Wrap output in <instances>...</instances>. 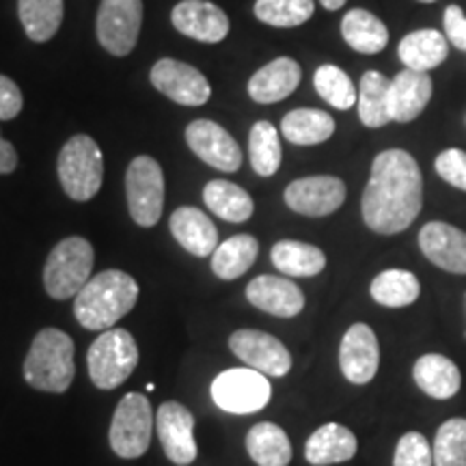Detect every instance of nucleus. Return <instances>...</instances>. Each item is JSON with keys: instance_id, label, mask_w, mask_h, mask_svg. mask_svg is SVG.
Listing matches in <instances>:
<instances>
[{"instance_id": "f257e3e1", "label": "nucleus", "mask_w": 466, "mask_h": 466, "mask_svg": "<svg viewBox=\"0 0 466 466\" xmlns=\"http://www.w3.org/2000/svg\"><path fill=\"white\" fill-rule=\"evenodd\" d=\"M423 208V175L412 154L387 149L371 165L363 192V218L371 231L393 236L408 229Z\"/></svg>"}, {"instance_id": "f03ea898", "label": "nucleus", "mask_w": 466, "mask_h": 466, "mask_svg": "<svg viewBox=\"0 0 466 466\" xmlns=\"http://www.w3.org/2000/svg\"><path fill=\"white\" fill-rule=\"evenodd\" d=\"M138 300V283L124 270H104L74 299V316L86 330H108L132 311Z\"/></svg>"}, {"instance_id": "7ed1b4c3", "label": "nucleus", "mask_w": 466, "mask_h": 466, "mask_svg": "<svg viewBox=\"0 0 466 466\" xmlns=\"http://www.w3.org/2000/svg\"><path fill=\"white\" fill-rule=\"evenodd\" d=\"M74 341L58 329H44L35 335L25 360V380L46 393H66L74 382Z\"/></svg>"}, {"instance_id": "20e7f679", "label": "nucleus", "mask_w": 466, "mask_h": 466, "mask_svg": "<svg viewBox=\"0 0 466 466\" xmlns=\"http://www.w3.org/2000/svg\"><path fill=\"white\" fill-rule=\"evenodd\" d=\"M96 253L89 240L80 236L66 238L50 250L44 266V288L50 299H76L78 291L89 283Z\"/></svg>"}, {"instance_id": "39448f33", "label": "nucleus", "mask_w": 466, "mask_h": 466, "mask_svg": "<svg viewBox=\"0 0 466 466\" xmlns=\"http://www.w3.org/2000/svg\"><path fill=\"white\" fill-rule=\"evenodd\" d=\"M58 182L69 199L89 201L102 188V149L86 134H76L58 154Z\"/></svg>"}, {"instance_id": "423d86ee", "label": "nucleus", "mask_w": 466, "mask_h": 466, "mask_svg": "<svg viewBox=\"0 0 466 466\" xmlns=\"http://www.w3.org/2000/svg\"><path fill=\"white\" fill-rule=\"evenodd\" d=\"M138 363V348L134 337L124 329H108L91 343L86 354L91 382L102 391L121 387Z\"/></svg>"}, {"instance_id": "0eeeda50", "label": "nucleus", "mask_w": 466, "mask_h": 466, "mask_svg": "<svg viewBox=\"0 0 466 466\" xmlns=\"http://www.w3.org/2000/svg\"><path fill=\"white\" fill-rule=\"evenodd\" d=\"M154 410L143 393H127L116 406L110 423V447L121 458H141L149 450Z\"/></svg>"}, {"instance_id": "6e6552de", "label": "nucleus", "mask_w": 466, "mask_h": 466, "mask_svg": "<svg viewBox=\"0 0 466 466\" xmlns=\"http://www.w3.org/2000/svg\"><path fill=\"white\" fill-rule=\"evenodd\" d=\"M127 209L134 223L141 227L158 225L165 206V175L158 162L149 156H137L126 173Z\"/></svg>"}, {"instance_id": "1a4fd4ad", "label": "nucleus", "mask_w": 466, "mask_h": 466, "mask_svg": "<svg viewBox=\"0 0 466 466\" xmlns=\"http://www.w3.org/2000/svg\"><path fill=\"white\" fill-rule=\"evenodd\" d=\"M272 398L270 380L250 367L227 370L212 382V400L231 415H250L268 406Z\"/></svg>"}, {"instance_id": "9d476101", "label": "nucleus", "mask_w": 466, "mask_h": 466, "mask_svg": "<svg viewBox=\"0 0 466 466\" xmlns=\"http://www.w3.org/2000/svg\"><path fill=\"white\" fill-rule=\"evenodd\" d=\"M143 0H102L97 11V39L115 56H126L138 42Z\"/></svg>"}, {"instance_id": "9b49d317", "label": "nucleus", "mask_w": 466, "mask_h": 466, "mask_svg": "<svg viewBox=\"0 0 466 466\" xmlns=\"http://www.w3.org/2000/svg\"><path fill=\"white\" fill-rule=\"evenodd\" d=\"M285 203L302 217H329L346 201V184L335 175L300 177L285 188Z\"/></svg>"}, {"instance_id": "f8f14e48", "label": "nucleus", "mask_w": 466, "mask_h": 466, "mask_svg": "<svg viewBox=\"0 0 466 466\" xmlns=\"http://www.w3.org/2000/svg\"><path fill=\"white\" fill-rule=\"evenodd\" d=\"M151 85L182 106H203L212 96L208 78L199 69L175 58H160L151 67Z\"/></svg>"}, {"instance_id": "ddd939ff", "label": "nucleus", "mask_w": 466, "mask_h": 466, "mask_svg": "<svg viewBox=\"0 0 466 466\" xmlns=\"http://www.w3.org/2000/svg\"><path fill=\"white\" fill-rule=\"evenodd\" d=\"M186 143L197 158L225 173L242 167V149L236 138L212 119H197L186 127Z\"/></svg>"}, {"instance_id": "4468645a", "label": "nucleus", "mask_w": 466, "mask_h": 466, "mask_svg": "<svg viewBox=\"0 0 466 466\" xmlns=\"http://www.w3.org/2000/svg\"><path fill=\"white\" fill-rule=\"evenodd\" d=\"M229 348L250 370L264 376L281 378L291 370V354L277 337L261 330L244 329L229 337Z\"/></svg>"}, {"instance_id": "2eb2a0df", "label": "nucleus", "mask_w": 466, "mask_h": 466, "mask_svg": "<svg viewBox=\"0 0 466 466\" xmlns=\"http://www.w3.org/2000/svg\"><path fill=\"white\" fill-rule=\"evenodd\" d=\"M156 430L167 458L177 466H188L197 458L195 415L179 401H165L156 415Z\"/></svg>"}, {"instance_id": "dca6fc26", "label": "nucleus", "mask_w": 466, "mask_h": 466, "mask_svg": "<svg viewBox=\"0 0 466 466\" xmlns=\"http://www.w3.org/2000/svg\"><path fill=\"white\" fill-rule=\"evenodd\" d=\"M171 22L186 37L203 44H218L229 35V17L208 0H182L173 7Z\"/></svg>"}, {"instance_id": "f3484780", "label": "nucleus", "mask_w": 466, "mask_h": 466, "mask_svg": "<svg viewBox=\"0 0 466 466\" xmlns=\"http://www.w3.org/2000/svg\"><path fill=\"white\" fill-rule=\"evenodd\" d=\"M339 365L343 376L352 384L374 380L380 365V348L376 333L367 324L350 326L339 346Z\"/></svg>"}, {"instance_id": "a211bd4d", "label": "nucleus", "mask_w": 466, "mask_h": 466, "mask_svg": "<svg viewBox=\"0 0 466 466\" xmlns=\"http://www.w3.org/2000/svg\"><path fill=\"white\" fill-rule=\"evenodd\" d=\"M419 248L434 266L453 275H466V233L458 227L441 220L423 225L419 231Z\"/></svg>"}, {"instance_id": "6ab92c4d", "label": "nucleus", "mask_w": 466, "mask_h": 466, "mask_svg": "<svg viewBox=\"0 0 466 466\" xmlns=\"http://www.w3.org/2000/svg\"><path fill=\"white\" fill-rule=\"evenodd\" d=\"M432 78L428 72L401 69L389 89V116L398 124H410L432 100Z\"/></svg>"}, {"instance_id": "aec40b11", "label": "nucleus", "mask_w": 466, "mask_h": 466, "mask_svg": "<svg viewBox=\"0 0 466 466\" xmlns=\"http://www.w3.org/2000/svg\"><path fill=\"white\" fill-rule=\"evenodd\" d=\"M247 300L277 318H294L305 309V294L285 277L261 275L247 285Z\"/></svg>"}, {"instance_id": "412c9836", "label": "nucleus", "mask_w": 466, "mask_h": 466, "mask_svg": "<svg viewBox=\"0 0 466 466\" xmlns=\"http://www.w3.org/2000/svg\"><path fill=\"white\" fill-rule=\"evenodd\" d=\"M302 69L294 58L279 56L270 61L248 80V96L253 102L277 104L299 89Z\"/></svg>"}, {"instance_id": "4be33fe9", "label": "nucleus", "mask_w": 466, "mask_h": 466, "mask_svg": "<svg viewBox=\"0 0 466 466\" xmlns=\"http://www.w3.org/2000/svg\"><path fill=\"white\" fill-rule=\"evenodd\" d=\"M171 233L179 247L195 258H209L218 247V229L206 212L197 208H179L171 214Z\"/></svg>"}, {"instance_id": "5701e85b", "label": "nucleus", "mask_w": 466, "mask_h": 466, "mask_svg": "<svg viewBox=\"0 0 466 466\" xmlns=\"http://www.w3.org/2000/svg\"><path fill=\"white\" fill-rule=\"evenodd\" d=\"M359 442L346 425L326 423L309 436L305 445V458L313 466H329L348 462L357 456Z\"/></svg>"}, {"instance_id": "b1692460", "label": "nucleus", "mask_w": 466, "mask_h": 466, "mask_svg": "<svg viewBox=\"0 0 466 466\" xmlns=\"http://www.w3.org/2000/svg\"><path fill=\"white\" fill-rule=\"evenodd\" d=\"M447 37L434 28H421V31L408 33L398 46V56L408 69L417 72H432L445 63Z\"/></svg>"}, {"instance_id": "393cba45", "label": "nucleus", "mask_w": 466, "mask_h": 466, "mask_svg": "<svg viewBox=\"0 0 466 466\" xmlns=\"http://www.w3.org/2000/svg\"><path fill=\"white\" fill-rule=\"evenodd\" d=\"M417 387L430 398L436 400H450L460 391L462 384V376L453 360H450L442 354H425L415 363L412 370Z\"/></svg>"}, {"instance_id": "a878e982", "label": "nucleus", "mask_w": 466, "mask_h": 466, "mask_svg": "<svg viewBox=\"0 0 466 466\" xmlns=\"http://www.w3.org/2000/svg\"><path fill=\"white\" fill-rule=\"evenodd\" d=\"M343 42L360 55H378L387 48L389 28L367 9H352L341 20Z\"/></svg>"}, {"instance_id": "bb28decb", "label": "nucleus", "mask_w": 466, "mask_h": 466, "mask_svg": "<svg viewBox=\"0 0 466 466\" xmlns=\"http://www.w3.org/2000/svg\"><path fill=\"white\" fill-rule=\"evenodd\" d=\"M281 134L289 143L302 147L319 145L335 134V119L318 108H296L283 116Z\"/></svg>"}, {"instance_id": "cd10ccee", "label": "nucleus", "mask_w": 466, "mask_h": 466, "mask_svg": "<svg viewBox=\"0 0 466 466\" xmlns=\"http://www.w3.org/2000/svg\"><path fill=\"white\" fill-rule=\"evenodd\" d=\"M203 201L227 223H247L253 217L255 203L250 195L240 186L227 182V179H214L203 188Z\"/></svg>"}, {"instance_id": "c85d7f7f", "label": "nucleus", "mask_w": 466, "mask_h": 466, "mask_svg": "<svg viewBox=\"0 0 466 466\" xmlns=\"http://www.w3.org/2000/svg\"><path fill=\"white\" fill-rule=\"evenodd\" d=\"M259 255V242L248 233L231 236L212 253V270L218 279L233 281L250 270Z\"/></svg>"}, {"instance_id": "c756f323", "label": "nucleus", "mask_w": 466, "mask_h": 466, "mask_svg": "<svg viewBox=\"0 0 466 466\" xmlns=\"http://www.w3.org/2000/svg\"><path fill=\"white\" fill-rule=\"evenodd\" d=\"M247 451L258 466H288L291 462V442L277 423L264 421L250 428Z\"/></svg>"}, {"instance_id": "7c9ffc66", "label": "nucleus", "mask_w": 466, "mask_h": 466, "mask_svg": "<svg viewBox=\"0 0 466 466\" xmlns=\"http://www.w3.org/2000/svg\"><path fill=\"white\" fill-rule=\"evenodd\" d=\"M272 264L288 277H316L326 268L322 248L299 240H281L272 247Z\"/></svg>"}, {"instance_id": "2f4dec72", "label": "nucleus", "mask_w": 466, "mask_h": 466, "mask_svg": "<svg viewBox=\"0 0 466 466\" xmlns=\"http://www.w3.org/2000/svg\"><path fill=\"white\" fill-rule=\"evenodd\" d=\"M63 0H17V15L33 42H50L63 22Z\"/></svg>"}, {"instance_id": "473e14b6", "label": "nucleus", "mask_w": 466, "mask_h": 466, "mask_svg": "<svg viewBox=\"0 0 466 466\" xmlns=\"http://www.w3.org/2000/svg\"><path fill=\"white\" fill-rule=\"evenodd\" d=\"M389 89L391 80L380 72H365L359 83V119L365 127H382L391 121L389 116Z\"/></svg>"}, {"instance_id": "72a5a7b5", "label": "nucleus", "mask_w": 466, "mask_h": 466, "mask_svg": "<svg viewBox=\"0 0 466 466\" xmlns=\"http://www.w3.org/2000/svg\"><path fill=\"white\" fill-rule=\"evenodd\" d=\"M421 294L419 279L408 270H384L371 281V299L382 307H408Z\"/></svg>"}, {"instance_id": "f704fd0d", "label": "nucleus", "mask_w": 466, "mask_h": 466, "mask_svg": "<svg viewBox=\"0 0 466 466\" xmlns=\"http://www.w3.org/2000/svg\"><path fill=\"white\" fill-rule=\"evenodd\" d=\"M248 156L253 171L261 177H270L281 167V138L270 121H258L248 137Z\"/></svg>"}, {"instance_id": "c9c22d12", "label": "nucleus", "mask_w": 466, "mask_h": 466, "mask_svg": "<svg viewBox=\"0 0 466 466\" xmlns=\"http://www.w3.org/2000/svg\"><path fill=\"white\" fill-rule=\"evenodd\" d=\"M313 0H258L255 17L268 26L294 28L305 25L313 17Z\"/></svg>"}, {"instance_id": "e433bc0d", "label": "nucleus", "mask_w": 466, "mask_h": 466, "mask_svg": "<svg viewBox=\"0 0 466 466\" xmlns=\"http://www.w3.org/2000/svg\"><path fill=\"white\" fill-rule=\"evenodd\" d=\"M313 85H316L318 96L337 110L352 108L359 100L357 86L350 80V76L337 66H319L316 76H313Z\"/></svg>"}, {"instance_id": "4c0bfd02", "label": "nucleus", "mask_w": 466, "mask_h": 466, "mask_svg": "<svg viewBox=\"0 0 466 466\" xmlns=\"http://www.w3.org/2000/svg\"><path fill=\"white\" fill-rule=\"evenodd\" d=\"M432 453L434 466H466V419L456 417L441 425Z\"/></svg>"}, {"instance_id": "58836bf2", "label": "nucleus", "mask_w": 466, "mask_h": 466, "mask_svg": "<svg viewBox=\"0 0 466 466\" xmlns=\"http://www.w3.org/2000/svg\"><path fill=\"white\" fill-rule=\"evenodd\" d=\"M393 466H434V453L421 432H406L395 447Z\"/></svg>"}, {"instance_id": "ea45409f", "label": "nucleus", "mask_w": 466, "mask_h": 466, "mask_svg": "<svg viewBox=\"0 0 466 466\" xmlns=\"http://www.w3.org/2000/svg\"><path fill=\"white\" fill-rule=\"evenodd\" d=\"M436 173L451 184L453 188L466 192V151L462 149H445L436 156Z\"/></svg>"}, {"instance_id": "a19ab883", "label": "nucleus", "mask_w": 466, "mask_h": 466, "mask_svg": "<svg viewBox=\"0 0 466 466\" xmlns=\"http://www.w3.org/2000/svg\"><path fill=\"white\" fill-rule=\"evenodd\" d=\"M442 26H445L447 42L456 46L458 50L466 52V14L460 5H450L442 14Z\"/></svg>"}, {"instance_id": "79ce46f5", "label": "nucleus", "mask_w": 466, "mask_h": 466, "mask_svg": "<svg viewBox=\"0 0 466 466\" xmlns=\"http://www.w3.org/2000/svg\"><path fill=\"white\" fill-rule=\"evenodd\" d=\"M25 100H22V91L14 80L0 74V121L15 119L20 115Z\"/></svg>"}, {"instance_id": "37998d69", "label": "nucleus", "mask_w": 466, "mask_h": 466, "mask_svg": "<svg viewBox=\"0 0 466 466\" xmlns=\"http://www.w3.org/2000/svg\"><path fill=\"white\" fill-rule=\"evenodd\" d=\"M15 167H17L15 147L9 141H5L3 137H0V175L14 173Z\"/></svg>"}, {"instance_id": "c03bdc74", "label": "nucleus", "mask_w": 466, "mask_h": 466, "mask_svg": "<svg viewBox=\"0 0 466 466\" xmlns=\"http://www.w3.org/2000/svg\"><path fill=\"white\" fill-rule=\"evenodd\" d=\"M319 3H322V7H324V9H329V11H337V9H341L343 5L348 3V0H319Z\"/></svg>"}, {"instance_id": "a18cd8bd", "label": "nucleus", "mask_w": 466, "mask_h": 466, "mask_svg": "<svg viewBox=\"0 0 466 466\" xmlns=\"http://www.w3.org/2000/svg\"><path fill=\"white\" fill-rule=\"evenodd\" d=\"M419 3H436V0H419Z\"/></svg>"}]
</instances>
